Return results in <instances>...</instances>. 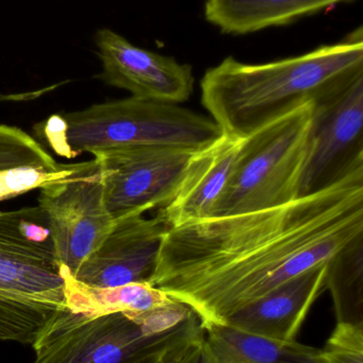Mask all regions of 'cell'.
Segmentation results:
<instances>
[{
  "instance_id": "6da1fadb",
  "label": "cell",
  "mask_w": 363,
  "mask_h": 363,
  "mask_svg": "<svg viewBox=\"0 0 363 363\" xmlns=\"http://www.w3.org/2000/svg\"><path fill=\"white\" fill-rule=\"evenodd\" d=\"M362 235L363 166L281 206L170 228L151 286L190 307L202 330L225 325Z\"/></svg>"
},
{
  "instance_id": "e0dca14e",
  "label": "cell",
  "mask_w": 363,
  "mask_h": 363,
  "mask_svg": "<svg viewBox=\"0 0 363 363\" xmlns=\"http://www.w3.org/2000/svg\"><path fill=\"white\" fill-rule=\"evenodd\" d=\"M326 288L332 294L337 323L363 325V235L327 262Z\"/></svg>"
},
{
  "instance_id": "30bf717a",
  "label": "cell",
  "mask_w": 363,
  "mask_h": 363,
  "mask_svg": "<svg viewBox=\"0 0 363 363\" xmlns=\"http://www.w3.org/2000/svg\"><path fill=\"white\" fill-rule=\"evenodd\" d=\"M170 228L161 211L151 219L131 213L114 220L108 236L72 277L97 288L151 285L162 241Z\"/></svg>"
},
{
  "instance_id": "52a82bcc",
  "label": "cell",
  "mask_w": 363,
  "mask_h": 363,
  "mask_svg": "<svg viewBox=\"0 0 363 363\" xmlns=\"http://www.w3.org/2000/svg\"><path fill=\"white\" fill-rule=\"evenodd\" d=\"M38 189V207L48 221L58 262L74 275L114 223L104 204L99 164L94 159L79 174Z\"/></svg>"
},
{
  "instance_id": "8fae6325",
  "label": "cell",
  "mask_w": 363,
  "mask_h": 363,
  "mask_svg": "<svg viewBox=\"0 0 363 363\" xmlns=\"http://www.w3.org/2000/svg\"><path fill=\"white\" fill-rule=\"evenodd\" d=\"M102 70L96 78L132 97L183 104L194 91L193 68L173 57L140 48L111 29L95 34Z\"/></svg>"
},
{
  "instance_id": "277c9868",
  "label": "cell",
  "mask_w": 363,
  "mask_h": 363,
  "mask_svg": "<svg viewBox=\"0 0 363 363\" xmlns=\"http://www.w3.org/2000/svg\"><path fill=\"white\" fill-rule=\"evenodd\" d=\"M44 134L64 157L110 149L156 146L200 152L224 135L212 119L177 104L130 97L55 115Z\"/></svg>"
},
{
  "instance_id": "ac0fdd59",
  "label": "cell",
  "mask_w": 363,
  "mask_h": 363,
  "mask_svg": "<svg viewBox=\"0 0 363 363\" xmlns=\"http://www.w3.org/2000/svg\"><path fill=\"white\" fill-rule=\"evenodd\" d=\"M66 164H58L29 134L19 128L0 125V172L23 168L58 172Z\"/></svg>"
},
{
  "instance_id": "ffe728a7",
  "label": "cell",
  "mask_w": 363,
  "mask_h": 363,
  "mask_svg": "<svg viewBox=\"0 0 363 363\" xmlns=\"http://www.w3.org/2000/svg\"><path fill=\"white\" fill-rule=\"evenodd\" d=\"M322 351L332 363H363V325L337 323Z\"/></svg>"
},
{
  "instance_id": "4fadbf2b",
  "label": "cell",
  "mask_w": 363,
  "mask_h": 363,
  "mask_svg": "<svg viewBox=\"0 0 363 363\" xmlns=\"http://www.w3.org/2000/svg\"><path fill=\"white\" fill-rule=\"evenodd\" d=\"M242 142L243 138L224 134L193 155L174 198L160 209L170 228L210 217L229 180Z\"/></svg>"
},
{
  "instance_id": "5bb4252c",
  "label": "cell",
  "mask_w": 363,
  "mask_h": 363,
  "mask_svg": "<svg viewBox=\"0 0 363 363\" xmlns=\"http://www.w3.org/2000/svg\"><path fill=\"white\" fill-rule=\"evenodd\" d=\"M351 0H205V18L222 33L244 35L290 25Z\"/></svg>"
},
{
  "instance_id": "ba28073f",
  "label": "cell",
  "mask_w": 363,
  "mask_h": 363,
  "mask_svg": "<svg viewBox=\"0 0 363 363\" xmlns=\"http://www.w3.org/2000/svg\"><path fill=\"white\" fill-rule=\"evenodd\" d=\"M195 153L156 146L94 153L102 172L104 204L112 219L168 204Z\"/></svg>"
},
{
  "instance_id": "d6986e66",
  "label": "cell",
  "mask_w": 363,
  "mask_h": 363,
  "mask_svg": "<svg viewBox=\"0 0 363 363\" xmlns=\"http://www.w3.org/2000/svg\"><path fill=\"white\" fill-rule=\"evenodd\" d=\"M90 162L80 164H66L58 172L38 168H23L0 172V201L13 198L23 192L42 187L49 182L61 180L75 176L89 166Z\"/></svg>"
},
{
  "instance_id": "5b68a950",
  "label": "cell",
  "mask_w": 363,
  "mask_h": 363,
  "mask_svg": "<svg viewBox=\"0 0 363 363\" xmlns=\"http://www.w3.org/2000/svg\"><path fill=\"white\" fill-rule=\"evenodd\" d=\"M67 309L58 262L40 207L0 211V341L32 345Z\"/></svg>"
},
{
  "instance_id": "9c48e42d",
  "label": "cell",
  "mask_w": 363,
  "mask_h": 363,
  "mask_svg": "<svg viewBox=\"0 0 363 363\" xmlns=\"http://www.w3.org/2000/svg\"><path fill=\"white\" fill-rule=\"evenodd\" d=\"M363 74L315 104L310 149L300 196L320 191L363 166Z\"/></svg>"
},
{
  "instance_id": "9a60e30c",
  "label": "cell",
  "mask_w": 363,
  "mask_h": 363,
  "mask_svg": "<svg viewBox=\"0 0 363 363\" xmlns=\"http://www.w3.org/2000/svg\"><path fill=\"white\" fill-rule=\"evenodd\" d=\"M204 330L202 363H332L322 350L296 341L278 342L226 325Z\"/></svg>"
},
{
  "instance_id": "2e32d148",
  "label": "cell",
  "mask_w": 363,
  "mask_h": 363,
  "mask_svg": "<svg viewBox=\"0 0 363 363\" xmlns=\"http://www.w3.org/2000/svg\"><path fill=\"white\" fill-rule=\"evenodd\" d=\"M66 303L70 311L85 315L151 311L173 298L151 284L139 283L112 288H97L76 281L63 267Z\"/></svg>"
},
{
  "instance_id": "7a4b0ae2",
  "label": "cell",
  "mask_w": 363,
  "mask_h": 363,
  "mask_svg": "<svg viewBox=\"0 0 363 363\" xmlns=\"http://www.w3.org/2000/svg\"><path fill=\"white\" fill-rule=\"evenodd\" d=\"M363 74V28L336 44L264 64L226 57L200 81L202 104L226 135L245 138L300 106L322 104Z\"/></svg>"
},
{
  "instance_id": "7c38bea8",
  "label": "cell",
  "mask_w": 363,
  "mask_h": 363,
  "mask_svg": "<svg viewBox=\"0 0 363 363\" xmlns=\"http://www.w3.org/2000/svg\"><path fill=\"white\" fill-rule=\"evenodd\" d=\"M326 272L327 264L309 269L234 313L225 325L278 342L296 341L311 306L326 289Z\"/></svg>"
},
{
  "instance_id": "8992f818",
  "label": "cell",
  "mask_w": 363,
  "mask_h": 363,
  "mask_svg": "<svg viewBox=\"0 0 363 363\" xmlns=\"http://www.w3.org/2000/svg\"><path fill=\"white\" fill-rule=\"evenodd\" d=\"M313 119L315 102H308L243 138L210 217L262 211L300 198Z\"/></svg>"
},
{
  "instance_id": "3957f363",
  "label": "cell",
  "mask_w": 363,
  "mask_h": 363,
  "mask_svg": "<svg viewBox=\"0 0 363 363\" xmlns=\"http://www.w3.org/2000/svg\"><path fill=\"white\" fill-rule=\"evenodd\" d=\"M204 335L190 307L172 302L147 311L58 313L32 343L31 363H176Z\"/></svg>"
}]
</instances>
